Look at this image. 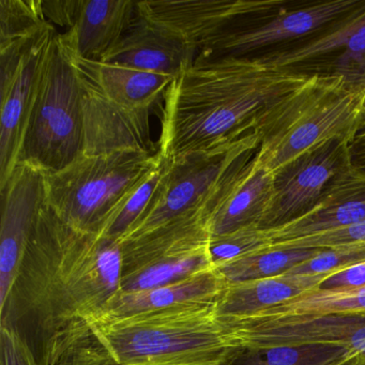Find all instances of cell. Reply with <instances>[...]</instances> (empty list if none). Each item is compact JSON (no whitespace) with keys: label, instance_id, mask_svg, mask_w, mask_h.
Segmentation results:
<instances>
[{"label":"cell","instance_id":"cell-35","mask_svg":"<svg viewBox=\"0 0 365 365\" xmlns=\"http://www.w3.org/2000/svg\"><path fill=\"white\" fill-rule=\"evenodd\" d=\"M350 158L354 165L365 170V115L354 140L350 144Z\"/></svg>","mask_w":365,"mask_h":365},{"label":"cell","instance_id":"cell-24","mask_svg":"<svg viewBox=\"0 0 365 365\" xmlns=\"http://www.w3.org/2000/svg\"><path fill=\"white\" fill-rule=\"evenodd\" d=\"M358 356L343 346H283L236 349L227 365H345Z\"/></svg>","mask_w":365,"mask_h":365},{"label":"cell","instance_id":"cell-4","mask_svg":"<svg viewBox=\"0 0 365 365\" xmlns=\"http://www.w3.org/2000/svg\"><path fill=\"white\" fill-rule=\"evenodd\" d=\"M365 115V91L341 76L312 73L275 99L256 119L257 158L271 172L329 140L351 144Z\"/></svg>","mask_w":365,"mask_h":365},{"label":"cell","instance_id":"cell-9","mask_svg":"<svg viewBox=\"0 0 365 365\" xmlns=\"http://www.w3.org/2000/svg\"><path fill=\"white\" fill-rule=\"evenodd\" d=\"M365 0H328L286 8L273 16H247L230 22L198 46L197 58L253 57L269 46L326 29L358 9Z\"/></svg>","mask_w":365,"mask_h":365},{"label":"cell","instance_id":"cell-32","mask_svg":"<svg viewBox=\"0 0 365 365\" xmlns=\"http://www.w3.org/2000/svg\"><path fill=\"white\" fill-rule=\"evenodd\" d=\"M83 0H46L42 1V11L48 22L70 31L80 18Z\"/></svg>","mask_w":365,"mask_h":365},{"label":"cell","instance_id":"cell-18","mask_svg":"<svg viewBox=\"0 0 365 365\" xmlns=\"http://www.w3.org/2000/svg\"><path fill=\"white\" fill-rule=\"evenodd\" d=\"M198 48L174 31L138 16L101 63L178 78L194 65Z\"/></svg>","mask_w":365,"mask_h":365},{"label":"cell","instance_id":"cell-20","mask_svg":"<svg viewBox=\"0 0 365 365\" xmlns=\"http://www.w3.org/2000/svg\"><path fill=\"white\" fill-rule=\"evenodd\" d=\"M274 194V173L255 157L239 172L211 219V236L230 234L264 220Z\"/></svg>","mask_w":365,"mask_h":365},{"label":"cell","instance_id":"cell-1","mask_svg":"<svg viewBox=\"0 0 365 365\" xmlns=\"http://www.w3.org/2000/svg\"><path fill=\"white\" fill-rule=\"evenodd\" d=\"M120 242L81 232L42 207L1 309V327L24 341L38 365L99 316L120 292Z\"/></svg>","mask_w":365,"mask_h":365},{"label":"cell","instance_id":"cell-23","mask_svg":"<svg viewBox=\"0 0 365 365\" xmlns=\"http://www.w3.org/2000/svg\"><path fill=\"white\" fill-rule=\"evenodd\" d=\"M226 286L227 282L223 275L212 268L162 287L136 292H119L103 312L108 315L127 316L195 301L217 300Z\"/></svg>","mask_w":365,"mask_h":365},{"label":"cell","instance_id":"cell-2","mask_svg":"<svg viewBox=\"0 0 365 365\" xmlns=\"http://www.w3.org/2000/svg\"><path fill=\"white\" fill-rule=\"evenodd\" d=\"M311 74L258 56L196 58L166 91L158 155L174 161L234 144L255 131L268 104Z\"/></svg>","mask_w":365,"mask_h":365},{"label":"cell","instance_id":"cell-17","mask_svg":"<svg viewBox=\"0 0 365 365\" xmlns=\"http://www.w3.org/2000/svg\"><path fill=\"white\" fill-rule=\"evenodd\" d=\"M365 221V170L350 162L329 183L317 204L302 217L266 230L273 245Z\"/></svg>","mask_w":365,"mask_h":365},{"label":"cell","instance_id":"cell-25","mask_svg":"<svg viewBox=\"0 0 365 365\" xmlns=\"http://www.w3.org/2000/svg\"><path fill=\"white\" fill-rule=\"evenodd\" d=\"M324 249V247H322ZM322 247L268 249L217 267L227 284L271 279L287 274L299 264L317 255Z\"/></svg>","mask_w":365,"mask_h":365},{"label":"cell","instance_id":"cell-16","mask_svg":"<svg viewBox=\"0 0 365 365\" xmlns=\"http://www.w3.org/2000/svg\"><path fill=\"white\" fill-rule=\"evenodd\" d=\"M80 76L84 115L82 155L127 150L158 153L150 138V110H129L118 106L100 93L81 72Z\"/></svg>","mask_w":365,"mask_h":365},{"label":"cell","instance_id":"cell-14","mask_svg":"<svg viewBox=\"0 0 365 365\" xmlns=\"http://www.w3.org/2000/svg\"><path fill=\"white\" fill-rule=\"evenodd\" d=\"M284 0H161L138 1V16L157 23L196 46L235 20L247 16H275Z\"/></svg>","mask_w":365,"mask_h":365},{"label":"cell","instance_id":"cell-15","mask_svg":"<svg viewBox=\"0 0 365 365\" xmlns=\"http://www.w3.org/2000/svg\"><path fill=\"white\" fill-rule=\"evenodd\" d=\"M57 34L51 23L35 38L11 85L0 93V187L7 182L18 164L44 67Z\"/></svg>","mask_w":365,"mask_h":365},{"label":"cell","instance_id":"cell-21","mask_svg":"<svg viewBox=\"0 0 365 365\" xmlns=\"http://www.w3.org/2000/svg\"><path fill=\"white\" fill-rule=\"evenodd\" d=\"M68 53L81 74L100 93L129 110H151L159 100L165 97L166 91L174 82V78L170 76L86 61L69 51Z\"/></svg>","mask_w":365,"mask_h":365},{"label":"cell","instance_id":"cell-3","mask_svg":"<svg viewBox=\"0 0 365 365\" xmlns=\"http://www.w3.org/2000/svg\"><path fill=\"white\" fill-rule=\"evenodd\" d=\"M217 300L127 316L102 312L84 324L61 365H227L237 348Z\"/></svg>","mask_w":365,"mask_h":365},{"label":"cell","instance_id":"cell-31","mask_svg":"<svg viewBox=\"0 0 365 365\" xmlns=\"http://www.w3.org/2000/svg\"><path fill=\"white\" fill-rule=\"evenodd\" d=\"M362 243H365V221L348 227L279 243V245H273L270 249H287V247H322H322L362 245Z\"/></svg>","mask_w":365,"mask_h":365},{"label":"cell","instance_id":"cell-28","mask_svg":"<svg viewBox=\"0 0 365 365\" xmlns=\"http://www.w3.org/2000/svg\"><path fill=\"white\" fill-rule=\"evenodd\" d=\"M48 24L41 0H0V46L34 37Z\"/></svg>","mask_w":365,"mask_h":365},{"label":"cell","instance_id":"cell-11","mask_svg":"<svg viewBox=\"0 0 365 365\" xmlns=\"http://www.w3.org/2000/svg\"><path fill=\"white\" fill-rule=\"evenodd\" d=\"M258 57L283 69H320L317 73L341 76L348 86L365 91V1L327 27L322 35L294 48Z\"/></svg>","mask_w":365,"mask_h":365},{"label":"cell","instance_id":"cell-7","mask_svg":"<svg viewBox=\"0 0 365 365\" xmlns=\"http://www.w3.org/2000/svg\"><path fill=\"white\" fill-rule=\"evenodd\" d=\"M258 148L259 140L254 131L230 146L168 161L153 205L120 243L140 238L195 211L205 208L217 211L230 183L255 157Z\"/></svg>","mask_w":365,"mask_h":365},{"label":"cell","instance_id":"cell-27","mask_svg":"<svg viewBox=\"0 0 365 365\" xmlns=\"http://www.w3.org/2000/svg\"><path fill=\"white\" fill-rule=\"evenodd\" d=\"M168 168V161L161 159L155 172L123 200L102 230L101 236L121 242L134 224L150 208Z\"/></svg>","mask_w":365,"mask_h":365},{"label":"cell","instance_id":"cell-5","mask_svg":"<svg viewBox=\"0 0 365 365\" xmlns=\"http://www.w3.org/2000/svg\"><path fill=\"white\" fill-rule=\"evenodd\" d=\"M160 162L158 153L145 151L81 155L63 170L46 175V204L72 227L101 235L123 200Z\"/></svg>","mask_w":365,"mask_h":365},{"label":"cell","instance_id":"cell-19","mask_svg":"<svg viewBox=\"0 0 365 365\" xmlns=\"http://www.w3.org/2000/svg\"><path fill=\"white\" fill-rule=\"evenodd\" d=\"M138 3L133 0H83L78 22L59 35L61 42L80 58L101 61L135 22Z\"/></svg>","mask_w":365,"mask_h":365},{"label":"cell","instance_id":"cell-36","mask_svg":"<svg viewBox=\"0 0 365 365\" xmlns=\"http://www.w3.org/2000/svg\"><path fill=\"white\" fill-rule=\"evenodd\" d=\"M345 365H365V356H358L350 362L346 363Z\"/></svg>","mask_w":365,"mask_h":365},{"label":"cell","instance_id":"cell-29","mask_svg":"<svg viewBox=\"0 0 365 365\" xmlns=\"http://www.w3.org/2000/svg\"><path fill=\"white\" fill-rule=\"evenodd\" d=\"M270 241L266 230L249 226L230 234L211 236L210 254L215 268L256 252L268 250Z\"/></svg>","mask_w":365,"mask_h":365},{"label":"cell","instance_id":"cell-12","mask_svg":"<svg viewBox=\"0 0 365 365\" xmlns=\"http://www.w3.org/2000/svg\"><path fill=\"white\" fill-rule=\"evenodd\" d=\"M350 162V143L333 140L277 170L272 202L260 230L282 227L309 212L329 183Z\"/></svg>","mask_w":365,"mask_h":365},{"label":"cell","instance_id":"cell-26","mask_svg":"<svg viewBox=\"0 0 365 365\" xmlns=\"http://www.w3.org/2000/svg\"><path fill=\"white\" fill-rule=\"evenodd\" d=\"M292 314L365 315V286L348 290H311L255 315L279 316Z\"/></svg>","mask_w":365,"mask_h":365},{"label":"cell","instance_id":"cell-34","mask_svg":"<svg viewBox=\"0 0 365 365\" xmlns=\"http://www.w3.org/2000/svg\"><path fill=\"white\" fill-rule=\"evenodd\" d=\"M365 286V262L328 275L317 289L348 290Z\"/></svg>","mask_w":365,"mask_h":365},{"label":"cell","instance_id":"cell-33","mask_svg":"<svg viewBox=\"0 0 365 365\" xmlns=\"http://www.w3.org/2000/svg\"><path fill=\"white\" fill-rule=\"evenodd\" d=\"M1 365H38L24 341L5 327H1Z\"/></svg>","mask_w":365,"mask_h":365},{"label":"cell","instance_id":"cell-22","mask_svg":"<svg viewBox=\"0 0 365 365\" xmlns=\"http://www.w3.org/2000/svg\"><path fill=\"white\" fill-rule=\"evenodd\" d=\"M326 275L284 274L271 279L227 284L217 300L222 318L247 317L317 289Z\"/></svg>","mask_w":365,"mask_h":365},{"label":"cell","instance_id":"cell-8","mask_svg":"<svg viewBox=\"0 0 365 365\" xmlns=\"http://www.w3.org/2000/svg\"><path fill=\"white\" fill-rule=\"evenodd\" d=\"M205 208L120 243V292L162 287L215 268L210 254L211 219Z\"/></svg>","mask_w":365,"mask_h":365},{"label":"cell","instance_id":"cell-10","mask_svg":"<svg viewBox=\"0 0 365 365\" xmlns=\"http://www.w3.org/2000/svg\"><path fill=\"white\" fill-rule=\"evenodd\" d=\"M220 318L237 349L336 345L365 356V315L360 314H292Z\"/></svg>","mask_w":365,"mask_h":365},{"label":"cell","instance_id":"cell-13","mask_svg":"<svg viewBox=\"0 0 365 365\" xmlns=\"http://www.w3.org/2000/svg\"><path fill=\"white\" fill-rule=\"evenodd\" d=\"M0 305L5 302L20 268L27 242L46 204V174L18 164L0 187Z\"/></svg>","mask_w":365,"mask_h":365},{"label":"cell","instance_id":"cell-30","mask_svg":"<svg viewBox=\"0 0 365 365\" xmlns=\"http://www.w3.org/2000/svg\"><path fill=\"white\" fill-rule=\"evenodd\" d=\"M365 262V243L324 247L317 255L287 274L328 275Z\"/></svg>","mask_w":365,"mask_h":365},{"label":"cell","instance_id":"cell-6","mask_svg":"<svg viewBox=\"0 0 365 365\" xmlns=\"http://www.w3.org/2000/svg\"><path fill=\"white\" fill-rule=\"evenodd\" d=\"M83 147L82 81L57 34L44 67L18 164H29L46 175L55 174L78 159Z\"/></svg>","mask_w":365,"mask_h":365}]
</instances>
